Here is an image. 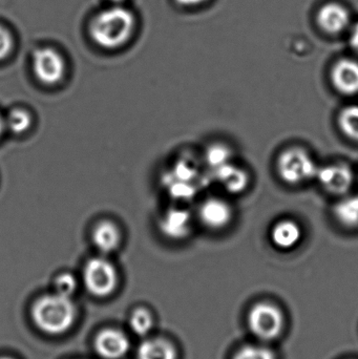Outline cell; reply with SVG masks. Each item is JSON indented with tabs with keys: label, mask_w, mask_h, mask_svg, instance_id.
Masks as SVG:
<instances>
[{
	"label": "cell",
	"mask_w": 358,
	"mask_h": 359,
	"mask_svg": "<svg viewBox=\"0 0 358 359\" xmlns=\"http://www.w3.org/2000/svg\"><path fill=\"white\" fill-rule=\"evenodd\" d=\"M0 359H13V358H0Z\"/></svg>",
	"instance_id": "29"
},
{
	"label": "cell",
	"mask_w": 358,
	"mask_h": 359,
	"mask_svg": "<svg viewBox=\"0 0 358 359\" xmlns=\"http://www.w3.org/2000/svg\"><path fill=\"white\" fill-rule=\"evenodd\" d=\"M350 13L338 4H328L317 13V22L323 31L328 34L344 32L350 25Z\"/></svg>",
	"instance_id": "13"
},
{
	"label": "cell",
	"mask_w": 358,
	"mask_h": 359,
	"mask_svg": "<svg viewBox=\"0 0 358 359\" xmlns=\"http://www.w3.org/2000/svg\"><path fill=\"white\" fill-rule=\"evenodd\" d=\"M34 75L40 83L55 86L62 81L67 65L62 55L52 48H38L32 59Z\"/></svg>",
	"instance_id": "6"
},
{
	"label": "cell",
	"mask_w": 358,
	"mask_h": 359,
	"mask_svg": "<svg viewBox=\"0 0 358 359\" xmlns=\"http://www.w3.org/2000/svg\"><path fill=\"white\" fill-rule=\"evenodd\" d=\"M193 219L186 209L170 208L160 219V229L167 238L182 240L191 233Z\"/></svg>",
	"instance_id": "10"
},
{
	"label": "cell",
	"mask_w": 358,
	"mask_h": 359,
	"mask_svg": "<svg viewBox=\"0 0 358 359\" xmlns=\"http://www.w3.org/2000/svg\"><path fill=\"white\" fill-rule=\"evenodd\" d=\"M122 238L121 229L111 219H101L92 231V243L102 255H109L117 250L121 246Z\"/></svg>",
	"instance_id": "11"
},
{
	"label": "cell",
	"mask_w": 358,
	"mask_h": 359,
	"mask_svg": "<svg viewBox=\"0 0 358 359\" xmlns=\"http://www.w3.org/2000/svg\"><path fill=\"white\" fill-rule=\"evenodd\" d=\"M247 324L252 334L261 343H271L283 333L285 316L275 304L261 302L250 309Z\"/></svg>",
	"instance_id": "3"
},
{
	"label": "cell",
	"mask_w": 358,
	"mask_h": 359,
	"mask_svg": "<svg viewBox=\"0 0 358 359\" xmlns=\"http://www.w3.org/2000/svg\"><path fill=\"white\" fill-rule=\"evenodd\" d=\"M134 14L122 6H113L99 13L90 22V37L101 48L116 50L132 37L135 29Z\"/></svg>",
	"instance_id": "1"
},
{
	"label": "cell",
	"mask_w": 358,
	"mask_h": 359,
	"mask_svg": "<svg viewBox=\"0 0 358 359\" xmlns=\"http://www.w3.org/2000/svg\"><path fill=\"white\" fill-rule=\"evenodd\" d=\"M153 318L149 312L144 309L136 310L130 320V328L140 337L149 334L153 328Z\"/></svg>",
	"instance_id": "22"
},
{
	"label": "cell",
	"mask_w": 358,
	"mask_h": 359,
	"mask_svg": "<svg viewBox=\"0 0 358 359\" xmlns=\"http://www.w3.org/2000/svg\"><path fill=\"white\" fill-rule=\"evenodd\" d=\"M331 80L340 94L346 96L358 94V62L350 59L338 61L332 69Z\"/></svg>",
	"instance_id": "12"
},
{
	"label": "cell",
	"mask_w": 358,
	"mask_h": 359,
	"mask_svg": "<svg viewBox=\"0 0 358 359\" xmlns=\"http://www.w3.org/2000/svg\"><path fill=\"white\" fill-rule=\"evenodd\" d=\"M6 130V122H4V118L0 115V137H1L2 133Z\"/></svg>",
	"instance_id": "27"
},
{
	"label": "cell",
	"mask_w": 358,
	"mask_h": 359,
	"mask_svg": "<svg viewBox=\"0 0 358 359\" xmlns=\"http://www.w3.org/2000/svg\"><path fill=\"white\" fill-rule=\"evenodd\" d=\"M199 217L200 221L209 229H223L233 219V208L222 198H208L200 206Z\"/></svg>",
	"instance_id": "9"
},
{
	"label": "cell",
	"mask_w": 358,
	"mask_h": 359,
	"mask_svg": "<svg viewBox=\"0 0 358 359\" xmlns=\"http://www.w3.org/2000/svg\"><path fill=\"white\" fill-rule=\"evenodd\" d=\"M6 128L15 135H22L27 133L33 124V117L29 111L25 109H14L8 113L4 119Z\"/></svg>",
	"instance_id": "18"
},
{
	"label": "cell",
	"mask_w": 358,
	"mask_h": 359,
	"mask_svg": "<svg viewBox=\"0 0 358 359\" xmlns=\"http://www.w3.org/2000/svg\"><path fill=\"white\" fill-rule=\"evenodd\" d=\"M334 215L345 227H358V196L340 201L334 208Z\"/></svg>",
	"instance_id": "17"
},
{
	"label": "cell",
	"mask_w": 358,
	"mask_h": 359,
	"mask_svg": "<svg viewBox=\"0 0 358 359\" xmlns=\"http://www.w3.org/2000/svg\"><path fill=\"white\" fill-rule=\"evenodd\" d=\"M111 2H115V4H120V2H123L124 0H111Z\"/></svg>",
	"instance_id": "28"
},
{
	"label": "cell",
	"mask_w": 358,
	"mask_h": 359,
	"mask_svg": "<svg viewBox=\"0 0 358 359\" xmlns=\"http://www.w3.org/2000/svg\"><path fill=\"white\" fill-rule=\"evenodd\" d=\"M317 168L315 160L304 149H289L281 154L277 160V172L286 183L298 185L317 178Z\"/></svg>",
	"instance_id": "4"
},
{
	"label": "cell",
	"mask_w": 358,
	"mask_h": 359,
	"mask_svg": "<svg viewBox=\"0 0 358 359\" xmlns=\"http://www.w3.org/2000/svg\"><path fill=\"white\" fill-rule=\"evenodd\" d=\"M317 178L328 192L336 196L348 192L354 180L351 168L344 164L319 168Z\"/></svg>",
	"instance_id": "7"
},
{
	"label": "cell",
	"mask_w": 358,
	"mask_h": 359,
	"mask_svg": "<svg viewBox=\"0 0 358 359\" xmlns=\"http://www.w3.org/2000/svg\"><path fill=\"white\" fill-rule=\"evenodd\" d=\"M302 229L300 225L291 219L279 222L271 231V241L277 248L289 250L300 243Z\"/></svg>",
	"instance_id": "14"
},
{
	"label": "cell",
	"mask_w": 358,
	"mask_h": 359,
	"mask_svg": "<svg viewBox=\"0 0 358 359\" xmlns=\"http://www.w3.org/2000/svg\"><path fill=\"white\" fill-rule=\"evenodd\" d=\"M350 42L351 46L354 48L355 52L358 54V23L354 25L352 32H351Z\"/></svg>",
	"instance_id": "25"
},
{
	"label": "cell",
	"mask_w": 358,
	"mask_h": 359,
	"mask_svg": "<svg viewBox=\"0 0 358 359\" xmlns=\"http://www.w3.org/2000/svg\"><path fill=\"white\" fill-rule=\"evenodd\" d=\"M338 126L345 136L358 142V107L351 105L340 111Z\"/></svg>",
	"instance_id": "19"
},
{
	"label": "cell",
	"mask_w": 358,
	"mask_h": 359,
	"mask_svg": "<svg viewBox=\"0 0 358 359\" xmlns=\"http://www.w3.org/2000/svg\"><path fill=\"white\" fill-rule=\"evenodd\" d=\"M231 151L223 144H214L207 149L206 161L214 170L230 163Z\"/></svg>",
	"instance_id": "21"
},
{
	"label": "cell",
	"mask_w": 358,
	"mask_h": 359,
	"mask_svg": "<svg viewBox=\"0 0 358 359\" xmlns=\"http://www.w3.org/2000/svg\"><path fill=\"white\" fill-rule=\"evenodd\" d=\"M14 39L12 34L4 25H0V61L6 60L12 54Z\"/></svg>",
	"instance_id": "24"
},
{
	"label": "cell",
	"mask_w": 358,
	"mask_h": 359,
	"mask_svg": "<svg viewBox=\"0 0 358 359\" xmlns=\"http://www.w3.org/2000/svg\"><path fill=\"white\" fill-rule=\"evenodd\" d=\"M177 352L170 341L162 339H147L138 349V359H176Z\"/></svg>",
	"instance_id": "16"
},
{
	"label": "cell",
	"mask_w": 358,
	"mask_h": 359,
	"mask_svg": "<svg viewBox=\"0 0 358 359\" xmlns=\"http://www.w3.org/2000/svg\"><path fill=\"white\" fill-rule=\"evenodd\" d=\"M32 318L42 332L60 335L73 326L76 307L71 297L55 292L36 302L32 309Z\"/></svg>",
	"instance_id": "2"
},
{
	"label": "cell",
	"mask_w": 358,
	"mask_h": 359,
	"mask_svg": "<svg viewBox=\"0 0 358 359\" xmlns=\"http://www.w3.org/2000/svg\"><path fill=\"white\" fill-rule=\"evenodd\" d=\"M83 283L90 294L98 297H109L117 286V269L103 255L92 257L84 266Z\"/></svg>",
	"instance_id": "5"
},
{
	"label": "cell",
	"mask_w": 358,
	"mask_h": 359,
	"mask_svg": "<svg viewBox=\"0 0 358 359\" xmlns=\"http://www.w3.org/2000/svg\"><path fill=\"white\" fill-rule=\"evenodd\" d=\"M233 359H277V355L266 344H249L243 346Z\"/></svg>",
	"instance_id": "20"
},
{
	"label": "cell",
	"mask_w": 358,
	"mask_h": 359,
	"mask_svg": "<svg viewBox=\"0 0 358 359\" xmlns=\"http://www.w3.org/2000/svg\"><path fill=\"white\" fill-rule=\"evenodd\" d=\"M179 4L183 6H195L208 1V0H176Z\"/></svg>",
	"instance_id": "26"
},
{
	"label": "cell",
	"mask_w": 358,
	"mask_h": 359,
	"mask_svg": "<svg viewBox=\"0 0 358 359\" xmlns=\"http://www.w3.org/2000/svg\"><path fill=\"white\" fill-rule=\"evenodd\" d=\"M77 286L78 283L75 276L73 274L67 273V272L57 276L56 280H55L56 293L64 295V297H71L77 290Z\"/></svg>",
	"instance_id": "23"
},
{
	"label": "cell",
	"mask_w": 358,
	"mask_h": 359,
	"mask_svg": "<svg viewBox=\"0 0 358 359\" xmlns=\"http://www.w3.org/2000/svg\"><path fill=\"white\" fill-rule=\"evenodd\" d=\"M216 178L231 194H241L249 184L247 172L231 163L216 170Z\"/></svg>",
	"instance_id": "15"
},
{
	"label": "cell",
	"mask_w": 358,
	"mask_h": 359,
	"mask_svg": "<svg viewBox=\"0 0 358 359\" xmlns=\"http://www.w3.org/2000/svg\"><path fill=\"white\" fill-rule=\"evenodd\" d=\"M128 337L117 329H105L99 333L95 341V348L100 358L120 359L130 350Z\"/></svg>",
	"instance_id": "8"
}]
</instances>
